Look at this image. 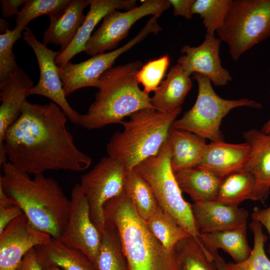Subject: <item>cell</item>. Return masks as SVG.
I'll return each mask as SVG.
<instances>
[{
  "label": "cell",
  "instance_id": "obj_1",
  "mask_svg": "<svg viewBox=\"0 0 270 270\" xmlns=\"http://www.w3.org/2000/svg\"><path fill=\"white\" fill-rule=\"evenodd\" d=\"M67 120L55 103L40 104L26 100L20 116L6 133L8 162L28 174L88 169L92 158L75 144L67 128Z\"/></svg>",
  "mask_w": 270,
  "mask_h": 270
},
{
  "label": "cell",
  "instance_id": "obj_2",
  "mask_svg": "<svg viewBox=\"0 0 270 270\" xmlns=\"http://www.w3.org/2000/svg\"><path fill=\"white\" fill-rule=\"evenodd\" d=\"M1 168L0 185L36 230L59 239L68 220L70 200L58 182L42 174H30L9 162Z\"/></svg>",
  "mask_w": 270,
  "mask_h": 270
},
{
  "label": "cell",
  "instance_id": "obj_3",
  "mask_svg": "<svg viewBox=\"0 0 270 270\" xmlns=\"http://www.w3.org/2000/svg\"><path fill=\"white\" fill-rule=\"evenodd\" d=\"M138 60L112 67L100 77L96 100L80 114V124L87 130L121 123L124 118L144 108H153L150 98L139 87L136 74Z\"/></svg>",
  "mask_w": 270,
  "mask_h": 270
},
{
  "label": "cell",
  "instance_id": "obj_4",
  "mask_svg": "<svg viewBox=\"0 0 270 270\" xmlns=\"http://www.w3.org/2000/svg\"><path fill=\"white\" fill-rule=\"evenodd\" d=\"M104 220L117 227L128 270H178L168 250L148 229L124 190L104 204Z\"/></svg>",
  "mask_w": 270,
  "mask_h": 270
},
{
  "label": "cell",
  "instance_id": "obj_5",
  "mask_svg": "<svg viewBox=\"0 0 270 270\" xmlns=\"http://www.w3.org/2000/svg\"><path fill=\"white\" fill-rule=\"evenodd\" d=\"M182 108L162 112L154 108L139 110L121 124L123 130L114 134L106 145L108 156L131 170L155 155L168 138Z\"/></svg>",
  "mask_w": 270,
  "mask_h": 270
},
{
  "label": "cell",
  "instance_id": "obj_6",
  "mask_svg": "<svg viewBox=\"0 0 270 270\" xmlns=\"http://www.w3.org/2000/svg\"><path fill=\"white\" fill-rule=\"evenodd\" d=\"M170 158L168 138L155 155L140 162L134 169L148 184L159 206L206 250L194 221L191 204L183 198L175 178Z\"/></svg>",
  "mask_w": 270,
  "mask_h": 270
},
{
  "label": "cell",
  "instance_id": "obj_7",
  "mask_svg": "<svg viewBox=\"0 0 270 270\" xmlns=\"http://www.w3.org/2000/svg\"><path fill=\"white\" fill-rule=\"evenodd\" d=\"M192 78L198 84L196 100L190 109L174 122L172 126L174 128L190 132L211 142H222L221 122L232 110L242 106L262 107L260 103L247 98H223L215 92L208 77L194 74Z\"/></svg>",
  "mask_w": 270,
  "mask_h": 270
},
{
  "label": "cell",
  "instance_id": "obj_8",
  "mask_svg": "<svg viewBox=\"0 0 270 270\" xmlns=\"http://www.w3.org/2000/svg\"><path fill=\"white\" fill-rule=\"evenodd\" d=\"M216 33L236 61L255 44L270 37V0H232Z\"/></svg>",
  "mask_w": 270,
  "mask_h": 270
},
{
  "label": "cell",
  "instance_id": "obj_9",
  "mask_svg": "<svg viewBox=\"0 0 270 270\" xmlns=\"http://www.w3.org/2000/svg\"><path fill=\"white\" fill-rule=\"evenodd\" d=\"M161 31L157 20L150 18L144 28L122 46L108 52L100 54L78 64L68 62L58 66V72L66 96L86 87L98 88L100 77L112 67L116 58L144 40L149 34Z\"/></svg>",
  "mask_w": 270,
  "mask_h": 270
},
{
  "label": "cell",
  "instance_id": "obj_10",
  "mask_svg": "<svg viewBox=\"0 0 270 270\" xmlns=\"http://www.w3.org/2000/svg\"><path fill=\"white\" fill-rule=\"evenodd\" d=\"M126 170L108 156L80 177L79 184L88 200L91 220L100 234L104 228V206L124 190Z\"/></svg>",
  "mask_w": 270,
  "mask_h": 270
},
{
  "label": "cell",
  "instance_id": "obj_11",
  "mask_svg": "<svg viewBox=\"0 0 270 270\" xmlns=\"http://www.w3.org/2000/svg\"><path fill=\"white\" fill-rule=\"evenodd\" d=\"M170 6L168 0H146L125 12L111 11L86 43L85 52L93 56L114 48L138 20L150 14L160 16Z\"/></svg>",
  "mask_w": 270,
  "mask_h": 270
},
{
  "label": "cell",
  "instance_id": "obj_12",
  "mask_svg": "<svg viewBox=\"0 0 270 270\" xmlns=\"http://www.w3.org/2000/svg\"><path fill=\"white\" fill-rule=\"evenodd\" d=\"M22 38L34 52L40 73L37 84L28 90V96L37 94L50 99L60 108L72 122L79 125L80 114L74 110L66 100L58 66L55 62L60 52L48 48L38 40L32 31L28 27L23 31Z\"/></svg>",
  "mask_w": 270,
  "mask_h": 270
},
{
  "label": "cell",
  "instance_id": "obj_13",
  "mask_svg": "<svg viewBox=\"0 0 270 270\" xmlns=\"http://www.w3.org/2000/svg\"><path fill=\"white\" fill-rule=\"evenodd\" d=\"M66 226L59 240L62 244L85 254L95 264L101 242V234L92 222L88 200L79 183L73 186Z\"/></svg>",
  "mask_w": 270,
  "mask_h": 270
},
{
  "label": "cell",
  "instance_id": "obj_14",
  "mask_svg": "<svg viewBox=\"0 0 270 270\" xmlns=\"http://www.w3.org/2000/svg\"><path fill=\"white\" fill-rule=\"evenodd\" d=\"M52 238L34 228L24 214L18 216L0 234V270H17L29 250Z\"/></svg>",
  "mask_w": 270,
  "mask_h": 270
},
{
  "label": "cell",
  "instance_id": "obj_15",
  "mask_svg": "<svg viewBox=\"0 0 270 270\" xmlns=\"http://www.w3.org/2000/svg\"><path fill=\"white\" fill-rule=\"evenodd\" d=\"M222 41L214 35L206 34L204 40L198 46L185 45L177 62L188 76L200 74L208 77L216 86H224L232 78L222 67L219 52Z\"/></svg>",
  "mask_w": 270,
  "mask_h": 270
},
{
  "label": "cell",
  "instance_id": "obj_16",
  "mask_svg": "<svg viewBox=\"0 0 270 270\" xmlns=\"http://www.w3.org/2000/svg\"><path fill=\"white\" fill-rule=\"evenodd\" d=\"M33 86L30 77L19 66L8 80L0 84V166L8 162L4 145L6 132L20 116L28 92Z\"/></svg>",
  "mask_w": 270,
  "mask_h": 270
},
{
  "label": "cell",
  "instance_id": "obj_17",
  "mask_svg": "<svg viewBox=\"0 0 270 270\" xmlns=\"http://www.w3.org/2000/svg\"><path fill=\"white\" fill-rule=\"evenodd\" d=\"M193 218L200 234L233 230L247 226L245 209L215 200L194 202Z\"/></svg>",
  "mask_w": 270,
  "mask_h": 270
},
{
  "label": "cell",
  "instance_id": "obj_18",
  "mask_svg": "<svg viewBox=\"0 0 270 270\" xmlns=\"http://www.w3.org/2000/svg\"><path fill=\"white\" fill-rule=\"evenodd\" d=\"M135 0H90V9L77 34L69 46L56 58V64L62 66L76 54L84 52L86 44L100 21L114 10H131L136 6Z\"/></svg>",
  "mask_w": 270,
  "mask_h": 270
},
{
  "label": "cell",
  "instance_id": "obj_19",
  "mask_svg": "<svg viewBox=\"0 0 270 270\" xmlns=\"http://www.w3.org/2000/svg\"><path fill=\"white\" fill-rule=\"evenodd\" d=\"M243 136L250 146L249 158L244 168L254 176L257 200L263 202L270 190V134L251 129L244 132Z\"/></svg>",
  "mask_w": 270,
  "mask_h": 270
},
{
  "label": "cell",
  "instance_id": "obj_20",
  "mask_svg": "<svg viewBox=\"0 0 270 270\" xmlns=\"http://www.w3.org/2000/svg\"><path fill=\"white\" fill-rule=\"evenodd\" d=\"M250 154L246 142L230 144L222 142L207 144L202 158L198 166L224 177L244 168Z\"/></svg>",
  "mask_w": 270,
  "mask_h": 270
},
{
  "label": "cell",
  "instance_id": "obj_21",
  "mask_svg": "<svg viewBox=\"0 0 270 270\" xmlns=\"http://www.w3.org/2000/svg\"><path fill=\"white\" fill-rule=\"evenodd\" d=\"M42 270H98L95 264L82 252L52 238L46 244L34 248Z\"/></svg>",
  "mask_w": 270,
  "mask_h": 270
},
{
  "label": "cell",
  "instance_id": "obj_22",
  "mask_svg": "<svg viewBox=\"0 0 270 270\" xmlns=\"http://www.w3.org/2000/svg\"><path fill=\"white\" fill-rule=\"evenodd\" d=\"M90 5V0H71L60 14L50 18V23L44 31L42 43L53 44L60 46V52L70 44L83 24L86 16L84 8Z\"/></svg>",
  "mask_w": 270,
  "mask_h": 270
},
{
  "label": "cell",
  "instance_id": "obj_23",
  "mask_svg": "<svg viewBox=\"0 0 270 270\" xmlns=\"http://www.w3.org/2000/svg\"><path fill=\"white\" fill-rule=\"evenodd\" d=\"M192 86V80L179 64L172 66L151 98L153 108L169 112L181 108Z\"/></svg>",
  "mask_w": 270,
  "mask_h": 270
},
{
  "label": "cell",
  "instance_id": "obj_24",
  "mask_svg": "<svg viewBox=\"0 0 270 270\" xmlns=\"http://www.w3.org/2000/svg\"><path fill=\"white\" fill-rule=\"evenodd\" d=\"M168 140L171 149L170 162L174 172L198 166L204 153L205 140L190 132L170 130Z\"/></svg>",
  "mask_w": 270,
  "mask_h": 270
},
{
  "label": "cell",
  "instance_id": "obj_25",
  "mask_svg": "<svg viewBox=\"0 0 270 270\" xmlns=\"http://www.w3.org/2000/svg\"><path fill=\"white\" fill-rule=\"evenodd\" d=\"M174 172L182 192L194 202L216 200L223 177L198 166Z\"/></svg>",
  "mask_w": 270,
  "mask_h": 270
},
{
  "label": "cell",
  "instance_id": "obj_26",
  "mask_svg": "<svg viewBox=\"0 0 270 270\" xmlns=\"http://www.w3.org/2000/svg\"><path fill=\"white\" fill-rule=\"evenodd\" d=\"M247 226L240 228L202 233L201 240L206 248L210 252L219 249L228 253L234 262L238 263L246 260L252 250L246 238Z\"/></svg>",
  "mask_w": 270,
  "mask_h": 270
},
{
  "label": "cell",
  "instance_id": "obj_27",
  "mask_svg": "<svg viewBox=\"0 0 270 270\" xmlns=\"http://www.w3.org/2000/svg\"><path fill=\"white\" fill-rule=\"evenodd\" d=\"M248 200H257L256 181L249 170L243 168L222 178L215 201L238 206Z\"/></svg>",
  "mask_w": 270,
  "mask_h": 270
},
{
  "label": "cell",
  "instance_id": "obj_28",
  "mask_svg": "<svg viewBox=\"0 0 270 270\" xmlns=\"http://www.w3.org/2000/svg\"><path fill=\"white\" fill-rule=\"evenodd\" d=\"M124 191L144 222L160 207L148 184L134 168L126 170Z\"/></svg>",
  "mask_w": 270,
  "mask_h": 270
},
{
  "label": "cell",
  "instance_id": "obj_29",
  "mask_svg": "<svg viewBox=\"0 0 270 270\" xmlns=\"http://www.w3.org/2000/svg\"><path fill=\"white\" fill-rule=\"evenodd\" d=\"M98 270H128L120 238L116 226L104 220L101 242L95 264Z\"/></svg>",
  "mask_w": 270,
  "mask_h": 270
},
{
  "label": "cell",
  "instance_id": "obj_30",
  "mask_svg": "<svg viewBox=\"0 0 270 270\" xmlns=\"http://www.w3.org/2000/svg\"><path fill=\"white\" fill-rule=\"evenodd\" d=\"M173 250L178 270H218L213 258L206 254L192 236L178 242Z\"/></svg>",
  "mask_w": 270,
  "mask_h": 270
},
{
  "label": "cell",
  "instance_id": "obj_31",
  "mask_svg": "<svg viewBox=\"0 0 270 270\" xmlns=\"http://www.w3.org/2000/svg\"><path fill=\"white\" fill-rule=\"evenodd\" d=\"M145 222L149 230L170 251L180 240L190 236L160 206Z\"/></svg>",
  "mask_w": 270,
  "mask_h": 270
},
{
  "label": "cell",
  "instance_id": "obj_32",
  "mask_svg": "<svg viewBox=\"0 0 270 270\" xmlns=\"http://www.w3.org/2000/svg\"><path fill=\"white\" fill-rule=\"evenodd\" d=\"M249 226L254 235V246L250 254L242 262L226 263L228 270H270V259L264 250L268 237L262 232V226L254 220Z\"/></svg>",
  "mask_w": 270,
  "mask_h": 270
},
{
  "label": "cell",
  "instance_id": "obj_33",
  "mask_svg": "<svg viewBox=\"0 0 270 270\" xmlns=\"http://www.w3.org/2000/svg\"><path fill=\"white\" fill-rule=\"evenodd\" d=\"M71 0H26L15 18V28L24 31L32 20L43 15L50 18L62 13Z\"/></svg>",
  "mask_w": 270,
  "mask_h": 270
},
{
  "label": "cell",
  "instance_id": "obj_34",
  "mask_svg": "<svg viewBox=\"0 0 270 270\" xmlns=\"http://www.w3.org/2000/svg\"><path fill=\"white\" fill-rule=\"evenodd\" d=\"M232 0H195L192 14H198L202 19L206 34L214 35L223 25Z\"/></svg>",
  "mask_w": 270,
  "mask_h": 270
},
{
  "label": "cell",
  "instance_id": "obj_35",
  "mask_svg": "<svg viewBox=\"0 0 270 270\" xmlns=\"http://www.w3.org/2000/svg\"><path fill=\"white\" fill-rule=\"evenodd\" d=\"M23 31L14 28L0 35V84L8 80L18 67L13 52L14 44L22 38Z\"/></svg>",
  "mask_w": 270,
  "mask_h": 270
},
{
  "label": "cell",
  "instance_id": "obj_36",
  "mask_svg": "<svg viewBox=\"0 0 270 270\" xmlns=\"http://www.w3.org/2000/svg\"><path fill=\"white\" fill-rule=\"evenodd\" d=\"M170 62V57L166 54L158 58L149 60L138 72L136 80L143 86L144 91L146 94L149 95L150 92H154L158 89Z\"/></svg>",
  "mask_w": 270,
  "mask_h": 270
},
{
  "label": "cell",
  "instance_id": "obj_37",
  "mask_svg": "<svg viewBox=\"0 0 270 270\" xmlns=\"http://www.w3.org/2000/svg\"><path fill=\"white\" fill-rule=\"evenodd\" d=\"M23 214L20 208L12 202L0 185V234L14 220Z\"/></svg>",
  "mask_w": 270,
  "mask_h": 270
},
{
  "label": "cell",
  "instance_id": "obj_38",
  "mask_svg": "<svg viewBox=\"0 0 270 270\" xmlns=\"http://www.w3.org/2000/svg\"><path fill=\"white\" fill-rule=\"evenodd\" d=\"M168 0L173 7L174 16H182L187 20L192 18V9L195 0Z\"/></svg>",
  "mask_w": 270,
  "mask_h": 270
},
{
  "label": "cell",
  "instance_id": "obj_39",
  "mask_svg": "<svg viewBox=\"0 0 270 270\" xmlns=\"http://www.w3.org/2000/svg\"><path fill=\"white\" fill-rule=\"evenodd\" d=\"M252 220L259 222L266 230L270 238V206L265 208H260L255 206L252 214ZM268 252L270 259V244L268 248Z\"/></svg>",
  "mask_w": 270,
  "mask_h": 270
},
{
  "label": "cell",
  "instance_id": "obj_40",
  "mask_svg": "<svg viewBox=\"0 0 270 270\" xmlns=\"http://www.w3.org/2000/svg\"><path fill=\"white\" fill-rule=\"evenodd\" d=\"M26 0H1L2 15L5 18L17 16L20 11L18 8L24 5Z\"/></svg>",
  "mask_w": 270,
  "mask_h": 270
},
{
  "label": "cell",
  "instance_id": "obj_41",
  "mask_svg": "<svg viewBox=\"0 0 270 270\" xmlns=\"http://www.w3.org/2000/svg\"><path fill=\"white\" fill-rule=\"evenodd\" d=\"M17 270H42L38 261L34 248L26 254Z\"/></svg>",
  "mask_w": 270,
  "mask_h": 270
},
{
  "label": "cell",
  "instance_id": "obj_42",
  "mask_svg": "<svg viewBox=\"0 0 270 270\" xmlns=\"http://www.w3.org/2000/svg\"><path fill=\"white\" fill-rule=\"evenodd\" d=\"M214 261L216 265L218 270H228L226 267V264L224 258L221 256L218 251L210 252Z\"/></svg>",
  "mask_w": 270,
  "mask_h": 270
},
{
  "label": "cell",
  "instance_id": "obj_43",
  "mask_svg": "<svg viewBox=\"0 0 270 270\" xmlns=\"http://www.w3.org/2000/svg\"><path fill=\"white\" fill-rule=\"evenodd\" d=\"M8 24L7 21L3 18H0V32H2V34L5 33L8 30Z\"/></svg>",
  "mask_w": 270,
  "mask_h": 270
},
{
  "label": "cell",
  "instance_id": "obj_44",
  "mask_svg": "<svg viewBox=\"0 0 270 270\" xmlns=\"http://www.w3.org/2000/svg\"><path fill=\"white\" fill-rule=\"evenodd\" d=\"M260 130L264 134H270V118L262 126Z\"/></svg>",
  "mask_w": 270,
  "mask_h": 270
},
{
  "label": "cell",
  "instance_id": "obj_45",
  "mask_svg": "<svg viewBox=\"0 0 270 270\" xmlns=\"http://www.w3.org/2000/svg\"><path fill=\"white\" fill-rule=\"evenodd\" d=\"M54 270H60V268H56V269H55Z\"/></svg>",
  "mask_w": 270,
  "mask_h": 270
}]
</instances>
